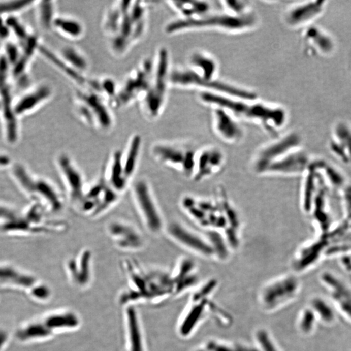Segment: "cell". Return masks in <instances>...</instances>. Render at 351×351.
<instances>
[{"label": "cell", "mask_w": 351, "mask_h": 351, "mask_svg": "<svg viewBox=\"0 0 351 351\" xmlns=\"http://www.w3.org/2000/svg\"><path fill=\"white\" fill-rule=\"evenodd\" d=\"M180 205L183 212L205 231L220 232L231 247L240 245L242 219L222 190H218L213 199L184 195Z\"/></svg>", "instance_id": "6da1fadb"}, {"label": "cell", "mask_w": 351, "mask_h": 351, "mask_svg": "<svg viewBox=\"0 0 351 351\" xmlns=\"http://www.w3.org/2000/svg\"><path fill=\"white\" fill-rule=\"evenodd\" d=\"M120 266L126 284L118 295V301L124 308L159 303L176 293L173 275L162 269L145 267L131 258L122 260Z\"/></svg>", "instance_id": "7a4b0ae2"}, {"label": "cell", "mask_w": 351, "mask_h": 351, "mask_svg": "<svg viewBox=\"0 0 351 351\" xmlns=\"http://www.w3.org/2000/svg\"><path fill=\"white\" fill-rule=\"evenodd\" d=\"M198 99L209 108L218 106L227 109L241 122L259 125L267 134L276 138L286 126L289 113L284 106L257 99H245L199 92Z\"/></svg>", "instance_id": "3957f363"}, {"label": "cell", "mask_w": 351, "mask_h": 351, "mask_svg": "<svg viewBox=\"0 0 351 351\" xmlns=\"http://www.w3.org/2000/svg\"><path fill=\"white\" fill-rule=\"evenodd\" d=\"M258 14L253 12L238 16L220 9H214L205 15L192 19L176 18L164 26L168 36L199 31H216L229 34H240L253 31L260 24Z\"/></svg>", "instance_id": "277c9868"}, {"label": "cell", "mask_w": 351, "mask_h": 351, "mask_svg": "<svg viewBox=\"0 0 351 351\" xmlns=\"http://www.w3.org/2000/svg\"><path fill=\"white\" fill-rule=\"evenodd\" d=\"M154 69L152 82L147 93L142 100L141 105L146 117L157 119L166 108L169 88L172 67L171 54L166 46L158 48L154 58Z\"/></svg>", "instance_id": "5b68a950"}, {"label": "cell", "mask_w": 351, "mask_h": 351, "mask_svg": "<svg viewBox=\"0 0 351 351\" xmlns=\"http://www.w3.org/2000/svg\"><path fill=\"white\" fill-rule=\"evenodd\" d=\"M132 203L146 232L152 236L164 233L167 222L149 181L140 177L130 187Z\"/></svg>", "instance_id": "8992f818"}, {"label": "cell", "mask_w": 351, "mask_h": 351, "mask_svg": "<svg viewBox=\"0 0 351 351\" xmlns=\"http://www.w3.org/2000/svg\"><path fill=\"white\" fill-rule=\"evenodd\" d=\"M199 148L189 141H160L151 146L150 154L158 164L192 179Z\"/></svg>", "instance_id": "52a82bcc"}, {"label": "cell", "mask_w": 351, "mask_h": 351, "mask_svg": "<svg viewBox=\"0 0 351 351\" xmlns=\"http://www.w3.org/2000/svg\"><path fill=\"white\" fill-rule=\"evenodd\" d=\"M121 197L110 187L101 173L92 182L87 183L76 210L86 217L96 219L117 205Z\"/></svg>", "instance_id": "ba28073f"}, {"label": "cell", "mask_w": 351, "mask_h": 351, "mask_svg": "<svg viewBox=\"0 0 351 351\" xmlns=\"http://www.w3.org/2000/svg\"><path fill=\"white\" fill-rule=\"evenodd\" d=\"M76 99L77 113L86 124L105 133L112 129L113 119L108 100L86 87L77 92Z\"/></svg>", "instance_id": "9c48e42d"}, {"label": "cell", "mask_w": 351, "mask_h": 351, "mask_svg": "<svg viewBox=\"0 0 351 351\" xmlns=\"http://www.w3.org/2000/svg\"><path fill=\"white\" fill-rule=\"evenodd\" d=\"M154 69V60H144L136 69L130 73L123 83L118 87L117 94L111 101L115 107L129 106L136 101H141L149 89Z\"/></svg>", "instance_id": "30bf717a"}, {"label": "cell", "mask_w": 351, "mask_h": 351, "mask_svg": "<svg viewBox=\"0 0 351 351\" xmlns=\"http://www.w3.org/2000/svg\"><path fill=\"white\" fill-rule=\"evenodd\" d=\"M301 136L297 132H287L276 137L256 151L250 162L252 171L257 175L264 176L271 164L291 151L301 148Z\"/></svg>", "instance_id": "8fae6325"}, {"label": "cell", "mask_w": 351, "mask_h": 351, "mask_svg": "<svg viewBox=\"0 0 351 351\" xmlns=\"http://www.w3.org/2000/svg\"><path fill=\"white\" fill-rule=\"evenodd\" d=\"M55 165L64 188L67 199L76 209L84 194L86 182L84 174L69 153L61 152L55 157Z\"/></svg>", "instance_id": "7c38bea8"}, {"label": "cell", "mask_w": 351, "mask_h": 351, "mask_svg": "<svg viewBox=\"0 0 351 351\" xmlns=\"http://www.w3.org/2000/svg\"><path fill=\"white\" fill-rule=\"evenodd\" d=\"M176 245L207 259L215 258V252L206 233L201 234L177 220L167 222L164 230Z\"/></svg>", "instance_id": "4fadbf2b"}, {"label": "cell", "mask_w": 351, "mask_h": 351, "mask_svg": "<svg viewBox=\"0 0 351 351\" xmlns=\"http://www.w3.org/2000/svg\"><path fill=\"white\" fill-rule=\"evenodd\" d=\"M105 230L113 245L122 252H138L146 247L143 231L129 220L114 218L106 223Z\"/></svg>", "instance_id": "5bb4252c"}, {"label": "cell", "mask_w": 351, "mask_h": 351, "mask_svg": "<svg viewBox=\"0 0 351 351\" xmlns=\"http://www.w3.org/2000/svg\"><path fill=\"white\" fill-rule=\"evenodd\" d=\"M328 4L327 0H310L291 4L283 11L282 22L288 28L304 29L319 19L326 11Z\"/></svg>", "instance_id": "9a60e30c"}, {"label": "cell", "mask_w": 351, "mask_h": 351, "mask_svg": "<svg viewBox=\"0 0 351 351\" xmlns=\"http://www.w3.org/2000/svg\"><path fill=\"white\" fill-rule=\"evenodd\" d=\"M94 255L89 248H83L65 260L67 277L76 289L84 290L92 284L94 278Z\"/></svg>", "instance_id": "2e32d148"}, {"label": "cell", "mask_w": 351, "mask_h": 351, "mask_svg": "<svg viewBox=\"0 0 351 351\" xmlns=\"http://www.w3.org/2000/svg\"><path fill=\"white\" fill-rule=\"evenodd\" d=\"M301 43L303 52L310 57H330L337 50V43L334 36L316 25H311L303 29Z\"/></svg>", "instance_id": "e0dca14e"}, {"label": "cell", "mask_w": 351, "mask_h": 351, "mask_svg": "<svg viewBox=\"0 0 351 351\" xmlns=\"http://www.w3.org/2000/svg\"><path fill=\"white\" fill-rule=\"evenodd\" d=\"M211 124L214 133L220 140L230 145L240 143L245 132L240 120L220 107H211Z\"/></svg>", "instance_id": "ac0fdd59"}, {"label": "cell", "mask_w": 351, "mask_h": 351, "mask_svg": "<svg viewBox=\"0 0 351 351\" xmlns=\"http://www.w3.org/2000/svg\"><path fill=\"white\" fill-rule=\"evenodd\" d=\"M226 161L224 151L218 146L208 145L199 148L192 180L199 182L213 177L222 171Z\"/></svg>", "instance_id": "d6986e66"}, {"label": "cell", "mask_w": 351, "mask_h": 351, "mask_svg": "<svg viewBox=\"0 0 351 351\" xmlns=\"http://www.w3.org/2000/svg\"><path fill=\"white\" fill-rule=\"evenodd\" d=\"M123 327L122 351H148L143 323L136 306L124 308Z\"/></svg>", "instance_id": "ffe728a7"}, {"label": "cell", "mask_w": 351, "mask_h": 351, "mask_svg": "<svg viewBox=\"0 0 351 351\" xmlns=\"http://www.w3.org/2000/svg\"><path fill=\"white\" fill-rule=\"evenodd\" d=\"M307 157L301 148L279 158L267 168L264 176H291L301 173L305 169Z\"/></svg>", "instance_id": "44dd1931"}, {"label": "cell", "mask_w": 351, "mask_h": 351, "mask_svg": "<svg viewBox=\"0 0 351 351\" xmlns=\"http://www.w3.org/2000/svg\"><path fill=\"white\" fill-rule=\"evenodd\" d=\"M329 146L331 152L344 161H351V123L339 120L332 125Z\"/></svg>", "instance_id": "7402d4cb"}, {"label": "cell", "mask_w": 351, "mask_h": 351, "mask_svg": "<svg viewBox=\"0 0 351 351\" xmlns=\"http://www.w3.org/2000/svg\"><path fill=\"white\" fill-rule=\"evenodd\" d=\"M143 140L140 135H132L124 149H120V164L127 180L132 184L140 162Z\"/></svg>", "instance_id": "603a6c76"}, {"label": "cell", "mask_w": 351, "mask_h": 351, "mask_svg": "<svg viewBox=\"0 0 351 351\" xmlns=\"http://www.w3.org/2000/svg\"><path fill=\"white\" fill-rule=\"evenodd\" d=\"M53 92L52 87L46 83L37 86L16 102L14 105L16 115H24L32 112L49 101L52 97Z\"/></svg>", "instance_id": "cb8c5ba5"}, {"label": "cell", "mask_w": 351, "mask_h": 351, "mask_svg": "<svg viewBox=\"0 0 351 351\" xmlns=\"http://www.w3.org/2000/svg\"><path fill=\"white\" fill-rule=\"evenodd\" d=\"M0 108L3 113L7 138L10 143H15L18 138V123L14 111L10 88L6 85L0 88Z\"/></svg>", "instance_id": "d4e9b609"}, {"label": "cell", "mask_w": 351, "mask_h": 351, "mask_svg": "<svg viewBox=\"0 0 351 351\" xmlns=\"http://www.w3.org/2000/svg\"><path fill=\"white\" fill-rule=\"evenodd\" d=\"M167 3L170 8L178 14V17L183 19L199 17L215 9L212 2L202 0L171 1Z\"/></svg>", "instance_id": "484cf974"}, {"label": "cell", "mask_w": 351, "mask_h": 351, "mask_svg": "<svg viewBox=\"0 0 351 351\" xmlns=\"http://www.w3.org/2000/svg\"><path fill=\"white\" fill-rule=\"evenodd\" d=\"M53 29L71 40H79L85 33L83 23L78 18L68 15H57L53 22Z\"/></svg>", "instance_id": "4316f807"}, {"label": "cell", "mask_w": 351, "mask_h": 351, "mask_svg": "<svg viewBox=\"0 0 351 351\" xmlns=\"http://www.w3.org/2000/svg\"><path fill=\"white\" fill-rule=\"evenodd\" d=\"M60 59L69 69L81 75L85 76L89 69V59L80 48L71 45L65 46L60 50Z\"/></svg>", "instance_id": "83f0119b"}, {"label": "cell", "mask_w": 351, "mask_h": 351, "mask_svg": "<svg viewBox=\"0 0 351 351\" xmlns=\"http://www.w3.org/2000/svg\"><path fill=\"white\" fill-rule=\"evenodd\" d=\"M57 7L54 2H39L37 6V16L42 28L53 29V22L57 16Z\"/></svg>", "instance_id": "f1b7e54d"}, {"label": "cell", "mask_w": 351, "mask_h": 351, "mask_svg": "<svg viewBox=\"0 0 351 351\" xmlns=\"http://www.w3.org/2000/svg\"><path fill=\"white\" fill-rule=\"evenodd\" d=\"M220 8L232 15L243 16L254 11L252 3L245 0H226L220 1Z\"/></svg>", "instance_id": "f546056e"}, {"label": "cell", "mask_w": 351, "mask_h": 351, "mask_svg": "<svg viewBox=\"0 0 351 351\" xmlns=\"http://www.w3.org/2000/svg\"><path fill=\"white\" fill-rule=\"evenodd\" d=\"M34 2L28 0H13V1L0 2V16L19 12L28 8Z\"/></svg>", "instance_id": "4dcf8cb0"}, {"label": "cell", "mask_w": 351, "mask_h": 351, "mask_svg": "<svg viewBox=\"0 0 351 351\" xmlns=\"http://www.w3.org/2000/svg\"><path fill=\"white\" fill-rule=\"evenodd\" d=\"M6 20L11 32L12 31L15 34L20 43H24L31 36L24 25L14 16H9Z\"/></svg>", "instance_id": "1f68e13d"}, {"label": "cell", "mask_w": 351, "mask_h": 351, "mask_svg": "<svg viewBox=\"0 0 351 351\" xmlns=\"http://www.w3.org/2000/svg\"><path fill=\"white\" fill-rule=\"evenodd\" d=\"M21 54L22 53H21L19 48L15 44L11 43L6 44V46H5V54L4 55L10 65L14 66L20 59Z\"/></svg>", "instance_id": "d6a6232c"}, {"label": "cell", "mask_w": 351, "mask_h": 351, "mask_svg": "<svg viewBox=\"0 0 351 351\" xmlns=\"http://www.w3.org/2000/svg\"><path fill=\"white\" fill-rule=\"evenodd\" d=\"M10 64L4 54L0 55V88L8 85Z\"/></svg>", "instance_id": "836d02e7"}, {"label": "cell", "mask_w": 351, "mask_h": 351, "mask_svg": "<svg viewBox=\"0 0 351 351\" xmlns=\"http://www.w3.org/2000/svg\"><path fill=\"white\" fill-rule=\"evenodd\" d=\"M51 290L47 285H37L32 290V295L37 299L46 300L50 298L51 296Z\"/></svg>", "instance_id": "e575fe53"}, {"label": "cell", "mask_w": 351, "mask_h": 351, "mask_svg": "<svg viewBox=\"0 0 351 351\" xmlns=\"http://www.w3.org/2000/svg\"><path fill=\"white\" fill-rule=\"evenodd\" d=\"M11 30L9 29L6 20H4L2 16H0V39L6 40L10 35Z\"/></svg>", "instance_id": "d590c367"}, {"label": "cell", "mask_w": 351, "mask_h": 351, "mask_svg": "<svg viewBox=\"0 0 351 351\" xmlns=\"http://www.w3.org/2000/svg\"><path fill=\"white\" fill-rule=\"evenodd\" d=\"M20 275H17L15 271L8 268H0V278H15L16 280Z\"/></svg>", "instance_id": "8d00e7d4"}, {"label": "cell", "mask_w": 351, "mask_h": 351, "mask_svg": "<svg viewBox=\"0 0 351 351\" xmlns=\"http://www.w3.org/2000/svg\"><path fill=\"white\" fill-rule=\"evenodd\" d=\"M7 334L4 331H0V348L3 346L7 339Z\"/></svg>", "instance_id": "74e56055"}, {"label": "cell", "mask_w": 351, "mask_h": 351, "mask_svg": "<svg viewBox=\"0 0 351 351\" xmlns=\"http://www.w3.org/2000/svg\"><path fill=\"white\" fill-rule=\"evenodd\" d=\"M9 159L8 158L3 156H0V166H4V165L8 164Z\"/></svg>", "instance_id": "f35d334b"}]
</instances>
